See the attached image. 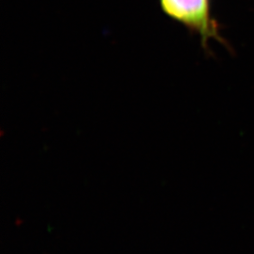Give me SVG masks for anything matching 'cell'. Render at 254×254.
Returning a JSON list of instances; mask_svg holds the SVG:
<instances>
[{
    "instance_id": "obj_1",
    "label": "cell",
    "mask_w": 254,
    "mask_h": 254,
    "mask_svg": "<svg viewBox=\"0 0 254 254\" xmlns=\"http://www.w3.org/2000/svg\"><path fill=\"white\" fill-rule=\"evenodd\" d=\"M164 13L198 34L201 46L208 51L209 43L216 41L223 46L227 43L221 36L218 23L212 16L211 0H158Z\"/></svg>"
}]
</instances>
